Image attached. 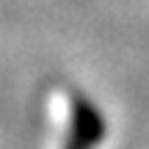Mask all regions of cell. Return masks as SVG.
<instances>
[{"label":"cell","instance_id":"cell-1","mask_svg":"<svg viewBox=\"0 0 149 149\" xmlns=\"http://www.w3.org/2000/svg\"><path fill=\"white\" fill-rule=\"evenodd\" d=\"M69 111H72V127H69V138H66L64 149H94L105 135L102 113L83 94L69 97Z\"/></svg>","mask_w":149,"mask_h":149}]
</instances>
